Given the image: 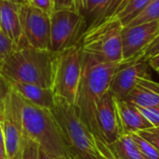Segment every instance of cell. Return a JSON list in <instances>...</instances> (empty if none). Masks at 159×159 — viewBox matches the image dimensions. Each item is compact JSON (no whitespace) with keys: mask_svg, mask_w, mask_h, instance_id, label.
Segmentation results:
<instances>
[{"mask_svg":"<svg viewBox=\"0 0 159 159\" xmlns=\"http://www.w3.org/2000/svg\"><path fill=\"white\" fill-rule=\"evenodd\" d=\"M119 63L102 61L91 54L82 52L81 76L75 107L83 123L101 142L102 140L96 118L97 104L109 90L112 76Z\"/></svg>","mask_w":159,"mask_h":159,"instance_id":"obj_1","label":"cell"},{"mask_svg":"<svg viewBox=\"0 0 159 159\" xmlns=\"http://www.w3.org/2000/svg\"><path fill=\"white\" fill-rule=\"evenodd\" d=\"M55 53L30 46L14 49L0 63V74L7 81L51 88Z\"/></svg>","mask_w":159,"mask_h":159,"instance_id":"obj_2","label":"cell"},{"mask_svg":"<svg viewBox=\"0 0 159 159\" xmlns=\"http://www.w3.org/2000/svg\"><path fill=\"white\" fill-rule=\"evenodd\" d=\"M20 102L23 135L36 143L48 156L71 159V153L50 110L39 107L21 96Z\"/></svg>","mask_w":159,"mask_h":159,"instance_id":"obj_3","label":"cell"},{"mask_svg":"<svg viewBox=\"0 0 159 159\" xmlns=\"http://www.w3.org/2000/svg\"><path fill=\"white\" fill-rule=\"evenodd\" d=\"M122 29L119 20L112 16L97 25L87 28L79 43L81 51L102 61L121 62Z\"/></svg>","mask_w":159,"mask_h":159,"instance_id":"obj_4","label":"cell"},{"mask_svg":"<svg viewBox=\"0 0 159 159\" xmlns=\"http://www.w3.org/2000/svg\"><path fill=\"white\" fill-rule=\"evenodd\" d=\"M82 69L79 45L55 53L52 64L51 89L55 96L75 105Z\"/></svg>","mask_w":159,"mask_h":159,"instance_id":"obj_5","label":"cell"},{"mask_svg":"<svg viewBox=\"0 0 159 159\" xmlns=\"http://www.w3.org/2000/svg\"><path fill=\"white\" fill-rule=\"evenodd\" d=\"M87 27L81 12L75 9L54 10L50 15V50L60 52L79 45Z\"/></svg>","mask_w":159,"mask_h":159,"instance_id":"obj_6","label":"cell"},{"mask_svg":"<svg viewBox=\"0 0 159 159\" xmlns=\"http://www.w3.org/2000/svg\"><path fill=\"white\" fill-rule=\"evenodd\" d=\"M0 122L7 159H18L23 141L21 102L20 94L11 88L0 105Z\"/></svg>","mask_w":159,"mask_h":159,"instance_id":"obj_7","label":"cell"},{"mask_svg":"<svg viewBox=\"0 0 159 159\" xmlns=\"http://www.w3.org/2000/svg\"><path fill=\"white\" fill-rule=\"evenodd\" d=\"M19 14L27 45L50 49V15L27 3L19 4Z\"/></svg>","mask_w":159,"mask_h":159,"instance_id":"obj_8","label":"cell"},{"mask_svg":"<svg viewBox=\"0 0 159 159\" xmlns=\"http://www.w3.org/2000/svg\"><path fill=\"white\" fill-rule=\"evenodd\" d=\"M148 68V61L143 56L121 61L112 76L109 90L116 99L123 100L133 89L140 78L151 76Z\"/></svg>","mask_w":159,"mask_h":159,"instance_id":"obj_9","label":"cell"},{"mask_svg":"<svg viewBox=\"0 0 159 159\" xmlns=\"http://www.w3.org/2000/svg\"><path fill=\"white\" fill-rule=\"evenodd\" d=\"M158 33V21L123 27L121 33L122 61H131L138 56H143V52Z\"/></svg>","mask_w":159,"mask_h":159,"instance_id":"obj_10","label":"cell"},{"mask_svg":"<svg viewBox=\"0 0 159 159\" xmlns=\"http://www.w3.org/2000/svg\"><path fill=\"white\" fill-rule=\"evenodd\" d=\"M96 118L102 140L107 145L114 143L124 135L117 112L116 98L110 90L106 91L99 101L97 104Z\"/></svg>","mask_w":159,"mask_h":159,"instance_id":"obj_11","label":"cell"},{"mask_svg":"<svg viewBox=\"0 0 159 159\" xmlns=\"http://www.w3.org/2000/svg\"><path fill=\"white\" fill-rule=\"evenodd\" d=\"M0 30L13 43L15 49L28 46L22 33L18 3L0 0Z\"/></svg>","mask_w":159,"mask_h":159,"instance_id":"obj_12","label":"cell"},{"mask_svg":"<svg viewBox=\"0 0 159 159\" xmlns=\"http://www.w3.org/2000/svg\"><path fill=\"white\" fill-rule=\"evenodd\" d=\"M123 100L140 107H159V83L151 76L140 78Z\"/></svg>","mask_w":159,"mask_h":159,"instance_id":"obj_13","label":"cell"},{"mask_svg":"<svg viewBox=\"0 0 159 159\" xmlns=\"http://www.w3.org/2000/svg\"><path fill=\"white\" fill-rule=\"evenodd\" d=\"M116 103L124 134L138 132L140 130L153 128L152 124L143 116L136 105L125 100L116 98Z\"/></svg>","mask_w":159,"mask_h":159,"instance_id":"obj_14","label":"cell"},{"mask_svg":"<svg viewBox=\"0 0 159 159\" xmlns=\"http://www.w3.org/2000/svg\"><path fill=\"white\" fill-rule=\"evenodd\" d=\"M121 0H79V11L89 27L97 25L110 18Z\"/></svg>","mask_w":159,"mask_h":159,"instance_id":"obj_15","label":"cell"},{"mask_svg":"<svg viewBox=\"0 0 159 159\" xmlns=\"http://www.w3.org/2000/svg\"><path fill=\"white\" fill-rule=\"evenodd\" d=\"M7 83L11 89L28 102L48 110H50L53 107L55 95L51 88H43L34 84L16 81H7Z\"/></svg>","mask_w":159,"mask_h":159,"instance_id":"obj_16","label":"cell"},{"mask_svg":"<svg viewBox=\"0 0 159 159\" xmlns=\"http://www.w3.org/2000/svg\"><path fill=\"white\" fill-rule=\"evenodd\" d=\"M151 0H121L112 17L116 18L122 26H127L149 4Z\"/></svg>","mask_w":159,"mask_h":159,"instance_id":"obj_17","label":"cell"},{"mask_svg":"<svg viewBox=\"0 0 159 159\" xmlns=\"http://www.w3.org/2000/svg\"><path fill=\"white\" fill-rule=\"evenodd\" d=\"M108 147L117 159H144L129 134L122 135Z\"/></svg>","mask_w":159,"mask_h":159,"instance_id":"obj_18","label":"cell"},{"mask_svg":"<svg viewBox=\"0 0 159 159\" xmlns=\"http://www.w3.org/2000/svg\"><path fill=\"white\" fill-rule=\"evenodd\" d=\"M151 21L159 22V0H151L146 7L127 26H135Z\"/></svg>","mask_w":159,"mask_h":159,"instance_id":"obj_19","label":"cell"},{"mask_svg":"<svg viewBox=\"0 0 159 159\" xmlns=\"http://www.w3.org/2000/svg\"><path fill=\"white\" fill-rule=\"evenodd\" d=\"M144 159H159V151L149 142L140 136L137 132L129 133Z\"/></svg>","mask_w":159,"mask_h":159,"instance_id":"obj_20","label":"cell"},{"mask_svg":"<svg viewBox=\"0 0 159 159\" xmlns=\"http://www.w3.org/2000/svg\"><path fill=\"white\" fill-rule=\"evenodd\" d=\"M39 152L40 148L38 144L30 138L23 135L22 145L18 159H40Z\"/></svg>","mask_w":159,"mask_h":159,"instance_id":"obj_21","label":"cell"},{"mask_svg":"<svg viewBox=\"0 0 159 159\" xmlns=\"http://www.w3.org/2000/svg\"><path fill=\"white\" fill-rule=\"evenodd\" d=\"M159 151V127H153L137 132Z\"/></svg>","mask_w":159,"mask_h":159,"instance_id":"obj_22","label":"cell"},{"mask_svg":"<svg viewBox=\"0 0 159 159\" xmlns=\"http://www.w3.org/2000/svg\"><path fill=\"white\" fill-rule=\"evenodd\" d=\"M143 116L152 124L153 127H159V107H140L137 106Z\"/></svg>","mask_w":159,"mask_h":159,"instance_id":"obj_23","label":"cell"},{"mask_svg":"<svg viewBox=\"0 0 159 159\" xmlns=\"http://www.w3.org/2000/svg\"><path fill=\"white\" fill-rule=\"evenodd\" d=\"M14 49H15V47L13 43L0 30V63Z\"/></svg>","mask_w":159,"mask_h":159,"instance_id":"obj_24","label":"cell"},{"mask_svg":"<svg viewBox=\"0 0 159 159\" xmlns=\"http://www.w3.org/2000/svg\"><path fill=\"white\" fill-rule=\"evenodd\" d=\"M52 4L53 11L60 9H75L79 11V0H52Z\"/></svg>","mask_w":159,"mask_h":159,"instance_id":"obj_25","label":"cell"},{"mask_svg":"<svg viewBox=\"0 0 159 159\" xmlns=\"http://www.w3.org/2000/svg\"><path fill=\"white\" fill-rule=\"evenodd\" d=\"M25 3L41 9L48 15H51L53 12L52 0H25Z\"/></svg>","mask_w":159,"mask_h":159,"instance_id":"obj_26","label":"cell"},{"mask_svg":"<svg viewBox=\"0 0 159 159\" xmlns=\"http://www.w3.org/2000/svg\"><path fill=\"white\" fill-rule=\"evenodd\" d=\"M159 53V33L155 37V39L150 43V45L146 48V49L143 52V58L148 60L149 58L157 55Z\"/></svg>","mask_w":159,"mask_h":159,"instance_id":"obj_27","label":"cell"},{"mask_svg":"<svg viewBox=\"0 0 159 159\" xmlns=\"http://www.w3.org/2000/svg\"><path fill=\"white\" fill-rule=\"evenodd\" d=\"M9 89H10V87H9L7 81L0 74V105L3 102V100L6 98L7 94L8 93Z\"/></svg>","mask_w":159,"mask_h":159,"instance_id":"obj_28","label":"cell"},{"mask_svg":"<svg viewBox=\"0 0 159 159\" xmlns=\"http://www.w3.org/2000/svg\"><path fill=\"white\" fill-rule=\"evenodd\" d=\"M147 61H148L149 67L153 68L155 71L159 70V53L153 56V57H151V58H149L147 60Z\"/></svg>","mask_w":159,"mask_h":159,"instance_id":"obj_29","label":"cell"},{"mask_svg":"<svg viewBox=\"0 0 159 159\" xmlns=\"http://www.w3.org/2000/svg\"><path fill=\"white\" fill-rule=\"evenodd\" d=\"M0 149H2L4 152H6V150H5V139H4V133H3L1 122H0Z\"/></svg>","mask_w":159,"mask_h":159,"instance_id":"obj_30","label":"cell"},{"mask_svg":"<svg viewBox=\"0 0 159 159\" xmlns=\"http://www.w3.org/2000/svg\"><path fill=\"white\" fill-rule=\"evenodd\" d=\"M39 158L40 159H66V158H61V157H50L48 156V154H46L43 150L40 149V152H39Z\"/></svg>","mask_w":159,"mask_h":159,"instance_id":"obj_31","label":"cell"},{"mask_svg":"<svg viewBox=\"0 0 159 159\" xmlns=\"http://www.w3.org/2000/svg\"><path fill=\"white\" fill-rule=\"evenodd\" d=\"M0 159H7L6 152H4L2 149H0Z\"/></svg>","mask_w":159,"mask_h":159,"instance_id":"obj_32","label":"cell"},{"mask_svg":"<svg viewBox=\"0 0 159 159\" xmlns=\"http://www.w3.org/2000/svg\"><path fill=\"white\" fill-rule=\"evenodd\" d=\"M9 1H12V2H15V3H18V4H21V3H25V0H9Z\"/></svg>","mask_w":159,"mask_h":159,"instance_id":"obj_33","label":"cell"},{"mask_svg":"<svg viewBox=\"0 0 159 159\" xmlns=\"http://www.w3.org/2000/svg\"><path fill=\"white\" fill-rule=\"evenodd\" d=\"M157 73H158V75H159V70H157Z\"/></svg>","mask_w":159,"mask_h":159,"instance_id":"obj_34","label":"cell"}]
</instances>
